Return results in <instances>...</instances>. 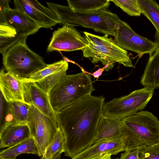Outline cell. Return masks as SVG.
Masks as SVG:
<instances>
[{
    "label": "cell",
    "mask_w": 159,
    "mask_h": 159,
    "mask_svg": "<svg viewBox=\"0 0 159 159\" xmlns=\"http://www.w3.org/2000/svg\"><path fill=\"white\" fill-rule=\"evenodd\" d=\"M105 98L86 96L56 113L65 139L66 156L72 158L95 143Z\"/></svg>",
    "instance_id": "6da1fadb"
},
{
    "label": "cell",
    "mask_w": 159,
    "mask_h": 159,
    "mask_svg": "<svg viewBox=\"0 0 159 159\" xmlns=\"http://www.w3.org/2000/svg\"><path fill=\"white\" fill-rule=\"evenodd\" d=\"M121 120L125 151L159 143V121L151 112L140 111Z\"/></svg>",
    "instance_id": "7a4b0ae2"
},
{
    "label": "cell",
    "mask_w": 159,
    "mask_h": 159,
    "mask_svg": "<svg viewBox=\"0 0 159 159\" xmlns=\"http://www.w3.org/2000/svg\"><path fill=\"white\" fill-rule=\"evenodd\" d=\"M48 8L56 15L59 23L71 27L90 28L105 35L114 36L121 20L115 13L107 9L87 13L74 12L69 6L50 2H46Z\"/></svg>",
    "instance_id": "3957f363"
},
{
    "label": "cell",
    "mask_w": 159,
    "mask_h": 159,
    "mask_svg": "<svg viewBox=\"0 0 159 159\" xmlns=\"http://www.w3.org/2000/svg\"><path fill=\"white\" fill-rule=\"evenodd\" d=\"M95 90L91 75L84 71L67 75L52 89L49 97L56 113L84 97L91 95Z\"/></svg>",
    "instance_id": "277c9868"
},
{
    "label": "cell",
    "mask_w": 159,
    "mask_h": 159,
    "mask_svg": "<svg viewBox=\"0 0 159 159\" xmlns=\"http://www.w3.org/2000/svg\"><path fill=\"white\" fill-rule=\"evenodd\" d=\"M88 46L83 51V56L91 58L93 63L100 61L106 67L105 70L113 67V64L117 62L127 67H133L128 52L118 46L108 35L100 36L84 32Z\"/></svg>",
    "instance_id": "5b68a950"
},
{
    "label": "cell",
    "mask_w": 159,
    "mask_h": 159,
    "mask_svg": "<svg viewBox=\"0 0 159 159\" xmlns=\"http://www.w3.org/2000/svg\"><path fill=\"white\" fill-rule=\"evenodd\" d=\"M20 41L2 55V63L7 72L23 81L47 65L43 58Z\"/></svg>",
    "instance_id": "8992f818"
},
{
    "label": "cell",
    "mask_w": 159,
    "mask_h": 159,
    "mask_svg": "<svg viewBox=\"0 0 159 159\" xmlns=\"http://www.w3.org/2000/svg\"><path fill=\"white\" fill-rule=\"evenodd\" d=\"M154 89L147 87L115 98L104 104L103 114L121 119L143 109L152 98Z\"/></svg>",
    "instance_id": "52a82bcc"
},
{
    "label": "cell",
    "mask_w": 159,
    "mask_h": 159,
    "mask_svg": "<svg viewBox=\"0 0 159 159\" xmlns=\"http://www.w3.org/2000/svg\"><path fill=\"white\" fill-rule=\"evenodd\" d=\"M27 124L32 137L34 140L38 156H42L56 133L59 126H57L49 117L32 105L29 106Z\"/></svg>",
    "instance_id": "ba28073f"
},
{
    "label": "cell",
    "mask_w": 159,
    "mask_h": 159,
    "mask_svg": "<svg viewBox=\"0 0 159 159\" xmlns=\"http://www.w3.org/2000/svg\"><path fill=\"white\" fill-rule=\"evenodd\" d=\"M114 37V40L118 46L137 53L139 57L145 54L151 55L159 47V43L139 34L121 20L116 27Z\"/></svg>",
    "instance_id": "9c48e42d"
},
{
    "label": "cell",
    "mask_w": 159,
    "mask_h": 159,
    "mask_svg": "<svg viewBox=\"0 0 159 159\" xmlns=\"http://www.w3.org/2000/svg\"><path fill=\"white\" fill-rule=\"evenodd\" d=\"M88 44L86 38L75 28L63 25L53 33L47 52L83 50Z\"/></svg>",
    "instance_id": "30bf717a"
},
{
    "label": "cell",
    "mask_w": 159,
    "mask_h": 159,
    "mask_svg": "<svg viewBox=\"0 0 159 159\" xmlns=\"http://www.w3.org/2000/svg\"><path fill=\"white\" fill-rule=\"evenodd\" d=\"M68 64L64 60L47 64L43 69L30 75L23 81L34 82L49 95L53 88L67 75Z\"/></svg>",
    "instance_id": "8fae6325"
},
{
    "label": "cell",
    "mask_w": 159,
    "mask_h": 159,
    "mask_svg": "<svg viewBox=\"0 0 159 159\" xmlns=\"http://www.w3.org/2000/svg\"><path fill=\"white\" fill-rule=\"evenodd\" d=\"M15 9L21 11L40 28H50L59 23L55 14L37 0H15Z\"/></svg>",
    "instance_id": "7c38bea8"
},
{
    "label": "cell",
    "mask_w": 159,
    "mask_h": 159,
    "mask_svg": "<svg viewBox=\"0 0 159 159\" xmlns=\"http://www.w3.org/2000/svg\"><path fill=\"white\" fill-rule=\"evenodd\" d=\"M23 86L24 102L35 107L59 126L56 113L51 104L49 95L34 82L23 81Z\"/></svg>",
    "instance_id": "4fadbf2b"
},
{
    "label": "cell",
    "mask_w": 159,
    "mask_h": 159,
    "mask_svg": "<svg viewBox=\"0 0 159 159\" xmlns=\"http://www.w3.org/2000/svg\"><path fill=\"white\" fill-rule=\"evenodd\" d=\"M0 23L9 25L27 36L35 33L41 28L25 14L10 7L0 9Z\"/></svg>",
    "instance_id": "5bb4252c"
},
{
    "label": "cell",
    "mask_w": 159,
    "mask_h": 159,
    "mask_svg": "<svg viewBox=\"0 0 159 159\" xmlns=\"http://www.w3.org/2000/svg\"><path fill=\"white\" fill-rule=\"evenodd\" d=\"M125 151L122 137L116 139L102 140L95 143L71 159H92L105 154L111 155Z\"/></svg>",
    "instance_id": "9a60e30c"
},
{
    "label": "cell",
    "mask_w": 159,
    "mask_h": 159,
    "mask_svg": "<svg viewBox=\"0 0 159 159\" xmlns=\"http://www.w3.org/2000/svg\"><path fill=\"white\" fill-rule=\"evenodd\" d=\"M0 89L6 102L15 101L24 102L23 81L2 69L0 72Z\"/></svg>",
    "instance_id": "2e32d148"
},
{
    "label": "cell",
    "mask_w": 159,
    "mask_h": 159,
    "mask_svg": "<svg viewBox=\"0 0 159 159\" xmlns=\"http://www.w3.org/2000/svg\"><path fill=\"white\" fill-rule=\"evenodd\" d=\"M96 137V142L121 137V119L103 114L98 125Z\"/></svg>",
    "instance_id": "e0dca14e"
},
{
    "label": "cell",
    "mask_w": 159,
    "mask_h": 159,
    "mask_svg": "<svg viewBox=\"0 0 159 159\" xmlns=\"http://www.w3.org/2000/svg\"><path fill=\"white\" fill-rule=\"evenodd\" d=\"M140 83L144 87L154 89L159 88V47L149 56Z\"/></svg>",
    "instance_id": "ac0fdd59"
},
{
    "label": "cell",
    "mask_w": 159,
    "mask_h": 159,
    "mask_svg": "<svg viewBox=\"0 0 159 159\" xmlns=\"http://www.w3.org/2000/svg\"><path fill=\"white\" fill-rule=\"evenodd\" d=\"M32 137L28 125L10 126L0 138V148H9Z\"/></svg>",
    "instance_id": "d6986e66"
},
{
    "label": "cell",
    "mask_w": 159,
    "mask_h": 159,
    "mask_svg": "<svg viewBox=\"0 0 159 159\" xmlns=\"http://www.w3.org/2000/svg\"><path fill=\"white\" fill-rule=\"evenodd\" d=\"M27 37L11 26L0 23V53L2 55L16 43L26 40Z\"/></svg>",
    "instance_id": "ffe728a7"
},
{
    "label": "cell",
    "mask_w": 159,
    "mask_h": 159,
    "mask_svg": "<svg viewBox=\"0 0 159 159\" xmlns=\"http://www.w3.org/2000/svg\"><path fill=\"white\" fill-rule=\"evenodd\" d=\"M67 1L68 6L74 12L87 13L107 9L111 1L109 0H68Z\"/></svg>",
    "instance_id": "44dd1931"
},
{
    "label": "cell",
    "mask_w": 159,
    "mask_h": 159,
    "mask_svg": "<svg viewBox=\"0 0 159 159\" xmlns=\"http://www.w3.org/2000/svg\"><path fill=\"white\" fill-rule=\"evenodd\" d=\"M141 14L152 24L156 29L155 42L159 43V5L153 0H138Z\"/></svg>",
    "instance_id": "7402d4cb"
},
{
    "label": "cell",
    "mask_w": 159,
    "mask_h": 159,
    "mask_svg": "<svg viewBox=\"0 0 159 159\" xmlns=\"http://www.w3.org/2000/svg\"><path fill=\"white\" fill-rule=\"evenodd\" d=\"M23 153L38 155L36 144L33 137L2 150L0 152V157L16 158L17 156Z\"/></svg>",
    "instance_id": "603a6c76"
},
{
    "label": "cell",
    "mask_w": 159,
    "mask_h": 159,
    "mask_svg": "<svg viewBox=\"0 0 159 159\" xmlns=\"http://www.w3.org/2000/svg\"><path fill=\"white\" fill-rule=\"evenodd\" d=\"M65 139L63 133L59 126L53 139L48 146L41 159H49L57 153L64 152Z\"/></svg>",
    "instance_id": "cb8c5ba5"
},
{
    "label": "cell",
    "mask_w": 159,
    "mask_h": 159,
    "mask_svg": "<svg viewBox=\"0 0 159 159\" xmlns=\"http://www.w3.org/2000/svg\"><path fill=\"white\" fill-rule=\"evenodd\" d=\"M17 125H28V118L30 105L23 102L15 101L7 103Z\"/></svg>",
    "instance_id": "d4e9b609"
},
{
    "label": "cell",
    "mask_w": 159,
    "mask_h": 159,
    "mask_svg": "<svg viewBox=\"0 0 159 159\" xmlns=\"http://www.w3.org/2000/svg\"><path fill=\"white\" fill-rule=\"evenodd\" d=\"M116 5L131 16H139L141 14L138 0H112Z\"/></svg>",
    "instance_id": "484cf974"
},
{
    "label": "cell",
    "mask_w": 159,
    "mask_h": 159,
    "mask_svg": "<svg viewBox=\"0 0 159 159\" xmlns=\"http://www.w3.org/2000/svg\"><path fill=\"white\" fill-rule=\"evenodd\" d=\"M140 159H159V143L139 149Z\"/></svg>",
    "instance_id": "4316f807"
},
{
    "label": "cell",
    "mask_w": 159,
    "mask_h": 159,
    "mask_svg": "<svg viewBox=\"0 0 159 159\" xmlns=\"http://www.w3.org/2000/svg\"><path fill=\"white\" fill-rule=\"evenodd\" d=\"M17 125V123L7 104L5 107L4 118L0 123V138L8 128L11 126Z\"/></svg>",
    "instance_id": "83f0119b"
},
{
    "label": "cell",
    "mask_w": 159,
    "mask_h": 159,
    "mask_svg": "<svg viewBox=\"0 0 159 159\" xmlns=\"http://www.w3.org/2000/svg\"><path fill=\"white\" fill-rule=\"evenodd\" d=\"M119 159H140L139 157V149L125 151L121 154Z\"/></svg>",
    "instance_id": "f1b7e54d"
},
{
    "label": "cell",
    "mask_w": 159,
    "mask_h": 159,
    "mask_svg": "<svg viewBox=\"0 0 159 159\" xmlns=\"http://www.w3.org/2000/svg\"><path fill=\"white\" fill-rule=\"evenodd\" d=\"M106 67L105 66L102 68H99V69L92 73L91 75H93L94 78L98 79L99 77L102 75L103 71L105 70Z\"/></svg>",
    "instance_id": "f546056e"
},
{
    "label": "cell",
    "mask_w": 159,
    "mask_h": 159,
    "mask_svg": "<svg viewBox=\"0 0 159 159\" xmlns=\"http://www.w3.org/2000/svg\"><path fill=\"white\" fill-rule=\"evenodd\" d=\"M9 1L8 0H1L0 1V9H2L9 7Z\"/></svg>",
    "instance_id": "4dcf8cb0"
},
{
    "label": "cell",
    "mask_w": 159,
    "mask_h": 159,
    "mask_svg": "<svg viewBox=\"0 0 159 159\" xmlns=\"http://www.w3.org/2000/svg\"><path fill=\"white\" fill-rule=\"evenodd\" d=\"M111 155L108 154H105L97 156L92 159H111Z\"/></svg>",
    "instance_id": "1f68e13d"
},
{
    "label": "cell",
    "mask_w": 159,
    "mask_h": 159,
    "mask_svg": "<svg viewBox=\"0 0 159 159\" xmlns=\"http://www.w3.org/2000/svg\"><path fill=\"white\" fill-rule=\"evenodd\" d=\"M61 153H58L54 157L49 159H61Z\"/></svg>",
    "instance_id": "d6a6232c"
},
{
    "label": "cell",
    "mask_w": 159,
    "mask_h": 159,
    "mask_svg": "<svg viewBox=\"0 0 159 159\" xmlns=\"http://www.w3.org/2000/svg\"><path fill=\"white\" fill-rule=\"evenodd\" d=\"M0 159H16V158L7 157H0Z\"/></svg>",
    "instance_id": "836d02e7"
},
{
    "label": "cell",
    "mask_w": 159,
    "mask_h": 159,
    "mask_svg": "<svg viewBox=\"0 0 159 159\" xmlns=\"http://www.w3.org/2000/svg\"><path fill=\"white\" fill-rule=\"evenodd\" d=\"M119 159V158H117V159Z\"/></svg>",
    "instance_id": "e575fe53"
}]
</instances>
